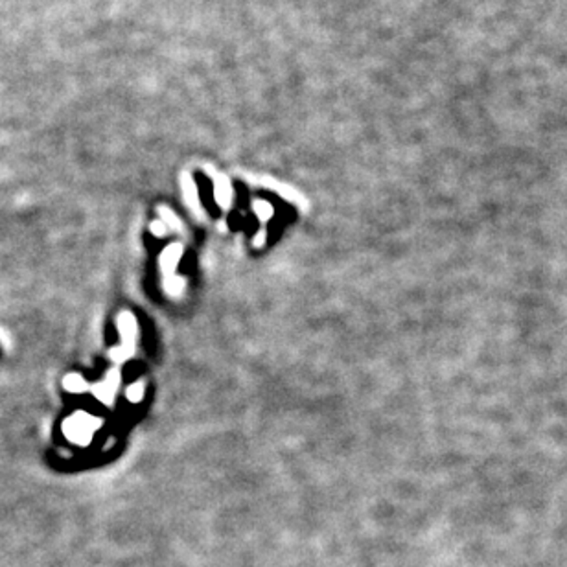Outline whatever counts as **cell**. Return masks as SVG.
Returning a JSON list of instances; mask_svg holds the SVG:
<instances>
[{
  "label": "cell",
  "mask_w": 567,
  "mask_h": 567,
  "mask_svg": "<svg viewBox=\"0 0 567 567\" xmlns=\"http://www.w3.org/2000/svg\"><path fill=\"white\" fill-rule=\"evenodd\" d=\"M181 256H182V245L173 244V245H170L168 249H165V253H162V256H160V267H162V271H165V275L168 276L166 280L175 279V276H173V273H175V267H177Z\"/></svg>",
  "instance_id": "obj_4"
},
{
  "label": "cell",
  "mask_w": 567,
  "mask_h": 567,
  "mask_svg": "<svg viewBox=\"0 0 567 567\" xmlns=\"http://www.w3.org/2000/svg\"><path fill=\"white\" fill-rule=\"evenodd\" d=\"M184 192H187V201L190 203V207H194L195 210H199V199H197V188H195V184L192 182V179L187 177V181H184Z\"/></svg>",
  "instance_id": "obj_6"
},
{
  "label": "cell",
  "mask_w": 567,
  "mask_h": 567,
  "mask_svg": "<svg viewBox=\"0 0 567 567\" xmlns=\"http://www.w3.org/2000/svg\"><path fill=\"white\" fill-rule=\"evenodd\" d=\"M150 231L153 232V234L155 236H165L166 234V231H168V227L165 225V223H160V222H155V223H151L150 225Z\"/></svg>",
  "instance_id": "obj_9"
},
{
  "label": "cell",
  "mask_w": 567,
  "mask_h": 567,
  "mask_svg": "<svg viewBox=\"0 0 567 567\" xmlns=\"http://www.w3.org/2000/svg\"><path fill=\"white\" fill-rule=\"evenodd\" d=\"M102 425V418L90 417L89 412H76L63 424V431L71 442L85 446L93 439V433Z\"/></svg>",
  "instance_id": "obj_1"
},
{
  "label": "cell",
  "mask_w": 567,
  "mask_h": 567,
  "mask_svg": "<svg viewBox=\"0 0 567 567\" xmlns=\"http://www.w3.org/2000/svg\"><path fill=\"white\" fill-rule=\"evenodd\" d=\"M118 330H120V337H122V345H120V348H113L111 355L115 361H125V359H129L133 355L135 343H137V335H138V324L129 311H122V313H120Z\"/></svg>",
  "instance_id": "obj_2"
},
{
  "label": "cell",
  "mask_w": 567,
  "mask_h": 567,
  "mask_svg": "<svg viewBox=\"0 0 567 567\" xmlns=\"http://www.w3.org/2000/svg\"><path fill=\"white\" fill-rule=\"evenodd\" d=\"M159 212H160V216H162V219H165L166 227H170L172 231H181V223H179V219L175 217V214H173L172 210L165 209V207H160Z\"/></svg>",
  "instance_id": "obj_7"
},
{
  "label": "cell",
  "mask_w": 567,
  "mask_h": 567,
  "mask_svg": "<svg viewBox=\"0 0 567 567\" xmlns=\"http://www.w3.org/2000/svg\"><path fill=\"white\" fill-rule=\"evenodd\" d=\"M118 385H120L118 370H111V373H107V378L102 381V383H98V385L93 387V392L100 402L107 403V405H113Z\"/></svg>",
  "instance_id": "obj_3"
},
{
  "label": "cell",
  "mask_w": 567,
  "mask_h": 567,
  "mask_svg": "<svg viewBox=\"0 0 567 567\" xmlns=\"http://www.w3.org/2000/svg\"><path fill=\"white\" fill-rule=\"evenodd\" d=\"M125 396H128L129 402H133V403L140 402L142 396H144V383H142V381H137V383H133V385H129Z\"/></svg>",
  "instance_id": "obj_8"
},
{
  "label": "cell",
  "mask_w": 567,
  "mask_h": 567,
  "mask_svg": "<svg viewBox=\"0 0 567 567\" xmlns=\"http://www.w3.org/2000/svg\"><path fill=\"white\" fill-rule=\"evenodd\" d=\"M63 387H65L68 392H74V395H78V392H85V390L90 389L89 383H87L80 374H68V376L63 380Z\"/></svg>",
  "instance_id": "obj_5"
}]
</instances>
